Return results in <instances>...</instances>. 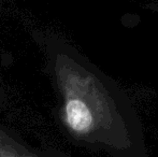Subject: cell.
Returning <instances> with one entry per match:
<instances>
[{
	"instance_id": "cell-1",
	"label": "cell",
	"mask_w": 158,
	"mask_h": 157,
	"mask_svg": "<svg viewBox=\"0 0 158 157\" xmlns=\"http://www.w3.org/2000/svg\"><path fill=\"white\" fill-rule=\"evenodd\" d=\"M56 115L75 145L110 157H148L143 125L128 95L70 43L46 41Z\"/></svg>"
},
{
	"instance_id": "cell-2",
	"label": "cell",
	"mask_w": 158,
	"mask_h": 157,
	"mask_svg": "<svg viewBox=\"0 0 158 157\" xmlns=\"http://www.w3.org/2000/svg\"><path fill=\"white\" fill-rule=\"evenodd\" d=\"M0 157H68L55 150L48 152H35L22 143L9 130L0 126Z\"/></svg>"
}]
</instances>
